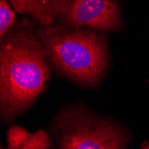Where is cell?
Returning <instances> with one entry per match:
<instances>
[{
	"label": "cell",
	"mask_w": 149,
	"mask_h": 149,
	"mask_svg": "<svg viewBox=\"0 0 149 149\" xmlns=\"http://www.w3.org/2000/svg\"><path fill=\"white\" fill-rule=\"evenodd\" d=\"M6 149H50L51 139L47 130L40 129L31 132L18 125L6 131Z\"/></svg>",
	"instance_id": "obj_6"
},
{
	"label": "cell",
	"mask_w": 149,
	"mask_h": 149,
	"mask_svg": "<svg viewBox=\"0 0 149 149\" xmlns=\"http://www.w3.org/2000/svg\"><path fill=\"white\" fill-rule=\"evenodd\" d=\"M0 149H5V148H4V146H1V147H0Z\"/></svg>",
	"instance_id": "obj_9"
},
{
	"label": "cell",
	"mask_w": 149,
	"mask_h": 149,
	"mask_svg": "<svg viewBox=\"0 0 149 149\" xmlns=\"http://www.w3.org/2000/svg\"><path fill=\"white\" fill-rule=\"evenodd\" d=\"M38 36L57 73L81 87L100 84L109 67V51L103 32L58 23L38 27Z\"/></svg>",
	"instance_id": "obj_2"
},
{
	"label": "cell",
	"mask_w": 149,
	"mask_h": 149,
	"mask_svg": "<svg viewBox=\"0 0 149 149\" xmlns=\"http://www.w3.org/2000/svg\"><path fill=\"white\" fill-rule=\"evenodd\" d=\"M47 131L50 149H128L130 143L123 124L81 103L62 106Z\"/></svg>",
	"instance_id": "obj_3"
},
{
	"label": "cell",
	"mask_w": 149,
	"mask_h": 149,
	"mask_svg": "<svg viewBox=\"0 0 149 149\" xmlns=\"http://www.w3.org/2000/svg\"><path fill=\"white\" fill-rule=\"evenodd\" d=\"M147 82H148V84H149V79H148V80H147Z\"/></svg>",
	"instance_id": "obj_10"
},
{
	"label": "cell",
	"mask_w": 149,
	"mask_h": 149,
	"mask_svg": "<svg viewBox=\"0 0 149 149\" xmlns=\"http://www.w3.org/2000/svg\"><path fill=\"white\" fill-rule=\"evenodd\" d=\"M58 22L71 28L117 31L121 26L119 0H67Z\"/></svg>",
	"instance_id": "obj_4"
},
{
	"label": "cell",
	"mask_w": 149,
	"mask_h": 149,
	"mask_svg": "<svg viewBox=\"0 0 149 149\" xmlns=\"http://www.w3.org/2000/svg\"><path fill=\"white\" fill-rule=\"evenodd\" d=\"M16 18L15 10L13 6L7 0H0V39L16 25Z\"/></svg>",
	"instance_id": "obj_7"
},
{
	"label": "cell",
	"mask_w": 149,
	"mask_h": 149,
	"mask_svg": "<svg viewBox=\"0 0 149 149\" xmlns=\"http://www.w3.org/2000/svg\"><path fill=\"white\" fill-rule=\"evenodd\" d=\"M139 149H149V142L146 141V140H145V141L141 144Z\"/></svg>",
	"instance_id": "obj_8"
},
{
	"label": "cell",
	"mask_w": 149,
	"mask_h": 149,
	"mask_svg": "<svg viewBox=\"0 0 149 149\" xmlns=\"http://www.w3.org/2000/svg\"><path fill=\"white\" fill-rule=\"evenodd\" d=\"M52 66L38 28L23 19L0 39V115L11 123L48 88Z\"/></svg>",
	"instance_id": "obj_1"
},
{
	"label": "cell",
	"mask_w": 149,
	"mask_h": 149,
	"mask_svg": "<svg viewBox=\"0 0 149 149\" xmlns=\"http://www.w3.org/2000/svg\"><path fill=\"white\" fill-rule=\"evenodd\" d=\"M67 0H10L15 11L28 15L40 26L55 24L59 20Z\"/></svg>",
	"instance_id": "obj_5"
}]
</instances>
